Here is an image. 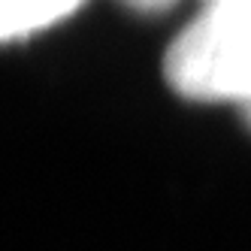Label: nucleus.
<instances>
[{"label": "nucleus", "mask_w": 251, "mask_h": 251, "mask_svg": "<svg viewBox=\"0 0 251 251\" xmlns=\"http://www.w3.org/2000/svg\"><path fill=\"white\" fill-rule=\"evenodd\" d=\"M130 9H139V12H160V9H167L173 6L176 0H124Z\"/></svg>", "instance_id": "3"}, {"label": "nucleus", "mask_w": 251, "mask_h": 251, "mask_svg": "<svg viewBox=\"0 0 251 251\" xmlns=\"http://www.w3.org/2000/svg\"><path fill=\"white\" fill-rule=\"evenodd\" d=\"M164 73L197 103H251V0H212L173 40Z\"/></svg>", "instance_id": "1"}, {"label": "nucleus", "mask_w": 251, "mask_h": 251, "mask_svg": "<svg viewBox=\"0 0 251 251\" xmlns=\"http://www.w3.org/2000/svg\"><path fill=\"white\" fill-rule=\"evenodd\" d=\"M85 0H0V43L30 37L73 15Z\"/></svg>", "instance_id": "2"}, {"label": "nucleus", "mask_w": 251, "mask_h": 251, "mask_svg": "<svg viewBox=\"0 0 251 251\" xmlns=\"http://www.w3.org/2000/svg\"><path fill=\"white\" fill-rule=\"evenodd\" d=\"M245 115H248V121H251V103H248V106H245Z\"/></svg>", "instance_id": "4"}]
</instances>
